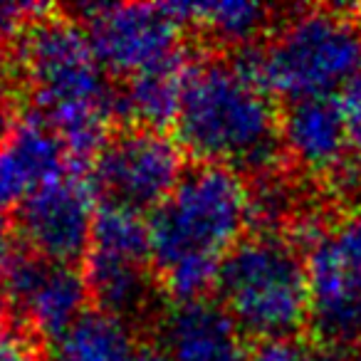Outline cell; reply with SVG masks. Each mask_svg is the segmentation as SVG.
I'll list each match as a JSON object with an SVG mask.
<instances>
[{
  "instance_id": "cell-1",
  "label": "cell",
  "mask_w": 361,
  "mask_h": 361,
  "mask_svg": "<svg viewBox=\"0 0 361 361\" xmlns=\"http://www.w3.org/2000/svg\"><path fill=\"white\" fill-rule=\"evenodd\" d=\"M257 72V47L211 52L191 62L173 129L180 149L245 178L280 171V111Z\"/></svg>"
},
{
  "instance_id": "cell-2",
  "label": "cell",
  "mask_w": 361,
  "mask_h": 361,
  "mask_svg": "<svg viewBox=\"0 0 361 361\" xmlns=\"http://www.w3.org/2000/svg\"><path fill=\"white\" fill-rule=\"evenodd\" d=\"M16 57L37 116L60 136L72 169L90 171L114 131L116 82L99 65L82 23L50 8L20 37Z\"/></svg>"
},
{
  "instance_id": "cell-3",
  "label": "cell",
  "mask_w": 361,
  "mask_h": 361,
  "mask_svg": "<svg viewBox=\"0 0 361 361\" xmlns=\"http://www.w3.org/2000/svg\"><path fill=\"white\" fill-rule=\"evenodd\" d=\"M252 226L250 183L226 166L191 161L149 218L151 262L166 297L203 300L216 290L228 252Z\"/></svg>"
},
{
  "instance_id": "cell-4",
  "label": "cell",
  "mask_w": 361,
  "mask_h": 361,
  "mask_svg": "<svg viewBox=\"0 0 361 361\" xmlns=\"http://www.w3.org/2000/svg\"><path fill=\"white\" fill-rule=\"evenodd\" d=\"M213 295L250 344L297 339L310 324L307 257L285 233H247L223 260Z\"/></svg>"
},
{
  "instance_id": "cell-5",
  "label": "cell",
  "mask_w": 361,
  "mask_h": 361,
  "mask_svg": "<svg viewBox=\"0 0 361 361\" xmlns=\"http://www.w3.org/2000/svg\"><path fill=\"white\" fill-rule=\"evenodd\" d=\"M257 72L270 94L287 102L334 97L361 75V27L334 8L287 18L257 47Z\"/></svg>"
},
{
  "instance_id": "cell-6",
  "label": "cell",
  "mask_w": 361,
  "mask_h": 361,
  "mask_svg": "<svg viewBox=\"0 0 361 361\" xmlns=\"http://www.w3.org/2000/svg\"><path fill=\"white\" fill-rule=\"evenodd\" d=\"M72 16L82 23L99 65L114 82L188 60V27L169 6H77Z\"/></svg>"
},
{
  "instance_id": "cell-7",
  "label": "cell",
  "mask_w": 361,
  "mask_h": 361,
  "mask_svg": "<svg viewBox=\"0 0 361 361\" xmlns=\"http://www.w3.org/2000/svg\"><path fill=\"white\" fill-rule=\"evenodd\" d=\"M186 166V151L166 131L119 124L90 166V183L102 203L144 216L164 206Z\"/></svg>"
},
{
  "instance_id": "cell-8",
  "label": "cell",
  "mask_w": 361,
  "mask_h": 361,
  "mask_svg": "<svg viewBox=\"0 0 361 361\" xmlns=\"http://www.w3.org/2000/svg\"><path fill=\"white\" fill-rule=\"evenodd\" d=\"M94 188L65 173L27 193L11 213L16 245L57 265L85 270L94 233Z\"/></svg>"
},
{
  "instance_id": "cell-9",
  "label": "cell",
  "mask_w": 361,
  "mask_h": 361,
  "mask_svg": "<svg viewBox=\"0 0 361 361\" xmlns=\"http://www.w3.org/2000/svg\"><path fill=\"white\" fill-rule=\"evenodd\" d=\"M85 270L57 265L16 245L0 272V310L50 349L90 307Z\"/></svg>"
},
{
  "instance_id": "cell-10",
  "label": "cell",
  "mask_w": 361,
  "mask_h": 361,
  "mask_svg": "<svg viewBox=\"0 0 361 361\" xmlns=\"http://www.w3.org/2000/svg\"><path fill=\"white\" fill-rule=\"evenodd\" d=\"M307 272L314 341L341 349L361 341V272L341 257L331 235L307 250Z\"/></svg>"
},
{
  "instance_id": "cell-11",
  "label": "cell",
  "mask_w": 361,
  "mask_h": 361,
  "mask_svg": "<svg viewBox=\"0 0 361 361\" xmlns=\"http://www.w3.org/2000/svg\"><path fill=\"white\" fill-rule=\"evenodd\" d=\"M151 334V346L169 361H245L250 351V341L216 297L173 302Z\"/></svg>"
},
{
  "instance_id": "cell-12",
  "label": "cell",
  "mask_w": 361,
  "mask_h": 361,
  "mask_svg": "<svg viewBox=\"0 0 361 361\" xmlns=\"http://www.w3.org/2000/svg\"><path fill=\"white\" fill-rule=\"evenodd\" d=\"M280 126L285 156L307 173L331 180L351 161L354 149L336 94L287 102L280 111Z\"/></svg>"
},
{
  "instance_id": "cell-13",
  "label": "cell",
  "mask_w": 361,
  "mask_h": 361,
  "mask_svg": "<svg viewBox=\"0 0 361 361\" xmlns=\"http://www.w3.org/2000/svg\"><path fill=\"white\" fill-rule=\"evenodd\" d=\"M72 169L65 144L52 126L23 119L13 136L0 146V216L11 218L13 208L35 188L60 178Z\"/></svg>"
},
{
  "instance_id": "cell-14",
  "label": "cell",
  "mask_w": 361,
  "mask_h": 361,
  "mask_svg": "<svg viewBox=\"0 0 361 361\" xmlns=\"http://www.w3.org/2000/svg\"><path fill=\"white\" fill-rule=\"evenodd\" d=\"M188 30L213 45V52H238L252 47L272 23V11L250 0L223 3H171Z\"/></svg>"
},
{
  "instance_id": "cell-15",
  "label": "cell",
  "mask_w": 361,
  "mask_h": 361,
  "mask_svg": "<svg viewBox=\"0 0 361 361\" xmlns=\"http://www.w3.org/2000/svg\"><path fill=\"white\" fill-rule=\"evenodd\" d=\"M191 62H176L134 80L116 82V119L126 124L166 131L178 114L183 80Z\"/></svg>"
},
{
  "instance_id": "cell-16",
  "label": "cell",
  "mask_w": 361,
  "mask_h": 361,
  "mask_svg": "<svg viewBox=\"0 0 361 361\" xmlns=\"http://www.w3.org/2000/svg\"><path fill=\"white\" fill-rule=\"evenodd\" d=\"M144 346L121 322L92 310L47 349V361H139Z\"/></svg>"
},
{
  "instance_id": "cell-17",
  "label": "cell",
  "mask_w": 361,
  "mask_h": 361,
  "mask_svg": "<svg viewBox=\"0 0 361 361\" xmlns=\"http://www.w3.org/2000/svg\"><path fill=\"white\" fill-rule=\"evenodd\" d=\"M23 99H25V90H23L16 62H8L6 55L0 52V146L20 126Z\"/></svg>"
},
{
  "instance_id": "cell-18",
  "label": "cell",
  "mask_w": 361,
  "mask_h": 361,
  "mask_svg": "<svg viewBox=\"0 0 361 361\" xmlns=\"http://www.w3.org/2000/svg\"><path fill=\"white\" fill-rule=\"evenodd\" d=\"M0 361H47V346L0 310Z\"/></svg>"
},
{
  "instance_id": "cell-19",
  "label": "cell",
  "mask_w": 361,
  "mask_h": 361,
  "mask_svg": "<svg viewBox=\"0 0 361 361\" xmlns=\"http://www.w3.org/2000/svg\"><path fill=\"white\" fill-rule=\"evenodd\" d=\"M50 8L35 3H0V52L6 55L8 45H18L27 27Z\"/></svg>"
},
{
  "instance_id": "cell-20",
  "label": "cell",
  "mask_w": 361,
  "mask_h": 361,
  "mask_svg": "<svg viewBox=\"0 0 361 361\" xmlns=\"http://www.w3.org/2000/svg\"><path fill=\"white\" fill-rule=\"evenodd\" d=\"M341 116H344L349 144L354 151H361V75H356L341 92L336 94Z\"/></svg>"
},
{
  "instance_id": "cell-21",
  "label": "cell",
  "mask_w": 361,
  "mask_h": 361,
  "mask_svg": "<svg viewBox=\"0 0 361 361\" xmlns=\"http://www.w3.org/2000/svg\"><path fill=\"white\" fill-rule=\"evenodd\" d=\"M331 240H334L336 250L341 252V257H344L356 272H361V211L344 218L341 226L331 233Z\"/></svg>"
},
{
  "instance_id": "cell-22",
  "label": "cell",
  "mask_w": 361,
  "mask_h": 361,
  "mask_svg": "<svg viewBox=\"0 0 361 361\" xmlns=\"http://www.w3.org/2000/svg\"><path fill=\"white\" fill-rule=\"evenodd\" d=\"M302 341L280 339V341H260L250 344L245 361H300Z\"/></svg>"
},
{
  "instance_id": "cell-23",
  "label": "cell",
  "mask_w": 361,
  "mask_h": 361,
  "mask_svg": "<svg viewBox=\"0 0 361 361\" xmlns=\"http://www.w3.org/2000/svg\"><path fill=\"white\" fill-rule=\"evenodd\" d=\"M300 361H351V356L341 346L312 341V344H302Z\"/></svg>"
},
{
  "instance_id": "cell-24",
  "label": "cell",
  "mask_w": 361,
  "mask_h": 361,
  "mask_svg": "<svg viewBox=\"0 0 361 361\" xmlns=\"http://www.w3.org/2000/svg\"><path fill=\"white\" fill-rule=\"evenodd\" d=\"M139 361H169L166 359L164 354H161L159 349H156V346H144V349H141V354H139Z\"/></svg>"
},
{
  "instance_id": "cell-25",
  "label": "cell",
  "mask_w": 361,
  "mask_h": 361,
  "mask_svg": "<svg viewBox=\"0 0 361 361\" xmlns=\"http://www.w3.org/2000/svg\"><path fill=\"white\" fill-rule=\"evenodd\" d=\"M356 23H359V27H361V8H359V20H356Z\"/></svg>"
},
{
  "instance_id": "cell-26",
  "label": "cell",
  "mask_w": 361,
  "mask_h": 361,
  "mask_svg": "<svg viewBox=\"0 0 361 361\" xmlns=\"http://www.w3.org/2000/svg\"><path fill=\"white\" fill-rule=\"evenodd\" d=\"M356 361H361V351H359V359H356Z\"/></svg>"
}]
</instances>
